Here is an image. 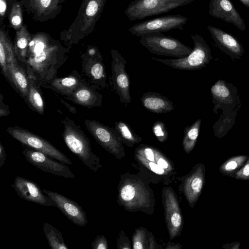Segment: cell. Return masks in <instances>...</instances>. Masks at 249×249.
Wrapping results in <instances>:
<instances>
[{"mask_svg": "<svg viewBox=\"0 0 249 249\" xmlns=\"http://www.w3.org/2000/svg\"><path fill=\"white\" fill-rule=\"evenodd\" d=\"M63 140L69 150L81 160L85 166L94 172L102 167L100 159L91 150L89 140L72 121H63Z\"/></svg>", "mask_w": 249, "mask_h": 249, "instance_id": "obj_1", "label": "cell"}, {"mask_svg": "<svg viewBox=\"0 0 249 249\" xmlns=\"http://www.w3.org/2000/svg\"><path fill=\"white\" fill-rule=\"evenodd\" d=\"M194 47L187 56L180 58L161 59L152 57L153 60L179 70L194 71L201 69L212 59L210 48L200 35H191Z\"/></svg>", "mask_w": 249, "mask_h": 249, "instance_id": "obj_2", "label": "cell"}, {"mask_svg": "<svg viewBox=\"0 0 249 249\" xmlns=\"http://www.w3.org/2000/svg\"><path fill=\"white\" fill-rule=\"evenodd\" d=\"M140 37L141 44L150 53L158 55L183 58L193 50L176 38L162 33H148Z\"/></svg>", "mask_w": 249, "mask_h": 249, "instance_id": "obj_3", "label": "cell"}, {"mask_svg": "<svg viewBox=\"0 0 249 249\" xmlns=\"http://www.w3.org/2000/svg\"><path fill=\"white\" fill-rule=\"evenodd\" d=\"M7 132L22 145L40 151L66 164L72 161L62 152L44 138L18 126L9 127Z\"/></svg>", "mask_w": 249, "mask_h": 249, "instance_id": "obj_4", "label": "cell"}, {"mask_svg": "<svg viewBox=\"0 0 249 249\" xmlns=\"http://www.w3.org/2000/svg\"><path fill=\"white\" fill-rule=\"evenodd\" d=\"M187 20V18L181 15H166L136 23L128 31L132 35L140 37L151 33H162L174 29L183 30Z\"/></svg>", "mask_w": 249, "mask_h": 249, "instance_id": "obj_5", "label": "cell"}, {"mask_svg": "<svg viewBox=\"0 0 249 249\" xmlns=\"http://www.w3.org/2000/svg\"><path fill=\"white\" fill-rule=\"evenodd\" d=\"M85 124L89 131L103 148L119 160L124 156L123 142L115 128L94 120L86 119Z\"/></svg>", "mask_w": 249, "mask_h": 249, "instance_id": "obj_6", "label": "cell"}, {"mask_svg": "<svg viewBox=\"0 0 249 249\" xmlns=\"http://www.w3.org/2000/svg\"><path fill=\"white\" fill-rule=\"evenodd\" d=\"M135 157L140 163L157 175H168L174 171L170 160L155 147L141 144L136 148Z\"/></svg>", "mask_w": 249, "mask_h": 249, "instance_id": "obj_7", "label": "cell"}, {"mask_svg": "<svg viewBox=\"0 0 249 249\" xmlns=\"http://www.w3.org/2000/svg\"><path fill=\"white\" fill-rule=\"evenodd\" d=\"M22 153L26 160L36 168L65 178H74L75 175L64 164L45 153L24 145Z\"/></svg>", "mask_w": 249, "mask_h": 249, "instance_id": "obj_8", "label": "cell"}, {"mask_svg": "<svg viewBox=\"0 0 249 249\" xmlns=\"http://www.w3.org/2000/svg\"><path fill=\"white\" fill-rule=\"evenodd\" d=\"M178 7L177 4L168 0H134L129 4L124 13L130 20L134 21L166 13Z\"/></svg>", "mask_w": 249, "mask_h": 249, "instance_id": "obj_9", "label": "cell"}, {"mask_svg": "<svg viewBox=\"0 0 249 249\" xmlns=\"http://www.w3.org/2000/svg\"><path fill=\"white\" fill-rule=\"evenodd\" d=\"M111 54L113 89L119 95L122 103L126 105L131 101L130 78L125 71L127 61L116 50L112 49Z\"/></svg>", "mask_w": 249, "mask_h": 249, "instance_id": "obj_10", "label": "cell"}, {"mask_svg": "<svg viewBox=\"0 0 249 249\" xmlns=\"http://www.w3.org/2000/svg\"><path fill=\"white\" fill-rule=\"evenodd\" d=\"M165 220L170 240L178 236L183 227V216L178 197L171 188L163 190Z\"/></svg>", "mask_w": 249, "mask_h": 249, "instance_id": "obj_11", "label": "cell"}, {"mask_svg": "<svg viewBox=\"0 0 249 249\" xmlns=\"http://www.w3.org/2000/svg\"><path fill=\"white\" fill-rule=\"evenodd\" d=\"M118 203L127 210L139 209L145 207L149 194L143 184L135 180H127L120 186Z\"/></svg>", "mask_w": 249, "mask_h": 249, "instance_id": "obj_12", "label": "cell"}, {"mask_svg": "<svg viewBox=\"0 0 249 249\" xmlns=\"http://www.w3.org/2000/svg\"><path fill=\"white\" fill-rule=\"evenodd\" d=\"M17 195L21 198L44 206L56 207L55 202L46 195L34 181L17 176L11 184Z\"/></svg>", "mask_w": 249, "mask_h": 249, "instance_id": "obj_13", "label": "cell"}, {"mask_svg": "<svg viewBox=\"0 0 249 249\" xmlns=\"http://www.w3.org/2000/svg\"><path fill=\"white\" fill-rule=\"evenodd\" d=\"M42 191L55 202L56 207L73 223L79 226L87 225L86 213L77 202L57 192L44 189Z\"/></svg>", "mask_w": 249, "mask_h": 249, "instance_id": "obj_14", "label": "cell"}, {"mask_svg": "<svg viewBox=\"0 0 249 249\" xmlns=\"http://www.w3.org/2000/svg\"><path fill=\"white\" fill-rule=\"evenodd\" d=\"M205 173L204 165L199 163L184 179L182 191L191 207H194L202 193L205 184Z\"/></svg>", "mask_w": 249, "mask_h": 249, "instance_id": "obj_15", "label": "cell"}, {"mask_svg": "<svg viewBox=\"0 0 249 249\" xmlns=\"http://www.w3.org/2000/svg\"><path fill=\"white\" fill-rule=\"evenodd\" d=\"M209 7L211 16L233 24L240 31L246 29L243 19L231 0H211Z\"/></svg>", "mask_w": 249, "mask_h": 249, "instance_id": "obj_16", "label": "cell"}, {"mask_svg": "<svg viewBox=\"0 0 249 249\" xmlns=\"http://www.w3.org/2000/svg\"><path fill=\"white\" fill-rule=\"evenodd\" d=\"M207 29L217 47L233 59L241 58L244 50L239 41L227 32L212 26Z\"/></svg>", "mask_w": 249, "mask_h": 249, "instance_id": "obj_17", "label": "cell"}, {"mask_svg": "<svg viewBox=\"0 0 249 249\" xmlns=\"http://www.w3.org/2000/svg\"><path fill=\"white\" fill-rule=\"evenodd\" d=\"M233 88L230 87V84L223 80H218L211 88L213 102L214 104L213 112L217 108L231 107L236 101V91Z\"/></svg>", "mask_w": 249, "mask_h": 249, "instance_id": "obj_18", "label": "cell"}, {"mask_svg": "<svg viewBox=\"0 0 249 249\" xmlns=\"http://www.w3.org/2000/svg\"><path fill=\"white\" fill-rule=\"evenodd\" d=\"M140 100L145 108L154 113L169 112L175 108L171 100L155 92L148 91L143 93Z\"/></svg>", "mask_w": 249, "mask_h": 249, "instance_id": "obj_19", "label": "cell"}, {"mask_svg": "<svg viewBox=\"0 0 249 249\" xmlns=\"http://www.w3.org/2000/svg\"><path fill=\"white\" fill-rule=\"evenodd\" d=\"M73 101L86 107L101 106L102 95L81 83L71 94Z\"/></svg>", "mask_w": 249, "mask_h": 249, "instance_id": "obj_20", "label": "cell"}, {"mask_svg": "<svg viewBox=\"0 0 249 249\" xmlns=\"http://www.w3.org/2000/svg\"><path fill=\"white\" fill-rule=\"evenodd\" d=\"M11 83L27 99L29 89V81L23 69L18 64L17 61L8 63Z\"/></svg>", "mask_w": 249, "mask_h": 249, "instance_id": "obj_21", "label": "cell"}, {"mask_svg": "<svg viewBox=\"0 0 249 249\" xmlns=\"http://www.w3.org/2000/svg\"><path fill=\"white\" fill-rule=\"evenodd\" d=\"M31 37L25 26H22L16 33L14 50L17 58L22 62H26L28 48Z\"/></svg>", "mask_w": 249, "mask_h": 249, "instance_id": "obj_22", "label": "cell"}, {"mask_svg": "<svg viewBox=\"0 0 249 249\" xmlns=\"http://www.w3.org/2000/svg\"><path fill=\"white\" fill-rule=\"evenodd\" d=\"M106 1V0H87L83 31L90 27L97 20Z\"/></svg>", "mask_w": 249, "mask_h": 249, "instance_id": "obj_23", "label": "cell"}, {"mask_svg": "<svg viewBox=\"0 0 249 249\" xmlns=\"http://www.w3.org/2000/svg\"><path fill=\"white\" fill-rule=\"evenodd\" d=\"M44 233L50 247L52 249H68L62 233L52 225L43 221Z\"/></svg>", "mask_w": 249, "mask_h": 249, "instance_id": "obj_24", "label": "cell"}, {"mask_svg": "<svg viewBox=\"0 0 249 249\" xmlns=\"http://www.w3.org/2000/svg\"><path fill=\"white\" fill-rule=\"evenodd\" d=\"M201 119L196 120L191 125L187 126L184 130L182 146L184 151L190 153L194 148L199 135Z\"/></svg>", "mask_w": 249, "mask_h": 249, "instance_id": "obj_25", "label": "cell"}, {"mask_svg": "<svg viewBox=\"0 0 249 249\" xmlns=\"http://www.w3.org/2000/svg\"><path fill=\"white\" fill-rule=\"evenodd\" d=\"M114 128L123 142L128 146H132L142 141V138L136 134L131 126L124 122H115Z\"/></svg>", "mask_w": 249, "mask_h": 249, "instance_id": "obj_26", "label": "cell"}, {"mask_svg": "<svg viewBox=\"0 0 249 249\" xmlns=\"http://www.w3.org/2000/svg\"><path fill=\"white\" fill-rule=\"evenodd\" d=\"M80 84V80L77 77L69 76L55 79L51 85L58 91L69 95L78 88Z\"/></svg>", "mask_w": 249, "mask_h": 249, "instance_id": "obj_27", "label": "cell"}, {"mask_svg": "<svg viewBox=\"0 0 249 249\" xmlns=\"http://www.w3.org/2000/svg\"><path fill=\"white\" fill-rule=\"evenodd\" d=\"M249 158L244 155L231 157L220 166L219 170L222 174L230 177L240 169Z\"/></svg>", "mask_w": 249, "mask_h": 249, "instance_id": "obj_28", "label": "cell"}, {"mask_svg": "<svg viewBox=\"0 0 249 249\" xmlns=\"http://www.w3.org/2000/svg\"><path fill=\"white\" fill-rule=\"evenodd\" d=\"M29 81V89L27 100L36 112L43 115L44 110L43 99L34 82L31 79Z\"/></svg>", "mask_w": 249, "mask_h": 249, "instance_id": "obj_29", "label": "cell"}, {"mask_svg": "<svg viewBox=\"0 0 249 249\" xmlns=\"http://www.w3.org/2000/svg\"><path fill=\"white\" fill-rule=\"evenodd\" d=\"M102 60V57H100L93 60L89 69V71L92 79L95 80L103 88H104L106 85V74Z\"/></svg>", "mask_w": 249, "mask_h": 249, "instance_id": "obj_30", "label": "cell"}, {"mask_svg": "<svg viewBox=\"0 0 249 249\" xmlns=\"http://www.w3.org/2000/svg\"><path fill=\"white\" fill-rule=\"evenodd\" d=\"M54 49V46H48L42 51L32 55L29 62L33 67L40 68L48 63Z\"/></svg>", "mask_w": 249, "mask_h": 249, "instance_id": "obj_31", "label": "cell"}, {"mask_svg": "<svg viewBox=\"0 0 249 249\" xmlns=\"http://www.w3.org/2000/svg\"><path fill=\"white\" fill-rule=\"evenodd\" d=\"M48 39L45 35L39 34L31 39L29 45V51L33 55L47 47Z\"/></svg>", "mask_w": 249, "mask_h": 249, "instance_id": "obj_32", "label": "cell"}, {"mask_svg": "<svg viewBox=\"0 0 249 249\" xmlns=\"http://www.w3.org/2000/svg\"><path fill=\"white\" fill-rule=\"evenodd\" d=\"M9 20L11 25L15 29H20L22 27V15L19 3H15L13 5L9 15Z\"/></svg>", "mask_w": 249, "mask_h": 249, "instance_id": "obj_33", "label": "cell"}, {"mask_svg": "<svg viewBox=\"0 0 249 249\" xmlns=\"http://www.w3.org/2000/svg\"><path fill=\"white\" fill-rule=\"evenodd\" d=\"M152 132L160 142H163L167 141L168 137L167 128L165 124L160 121H156L152 126Z\"/></svg>", "mask_w": 249, "mask_h": 249, "instance_id": "obj_34", "label": "cell"}, {"mask_svg": "<svg viewBox=\"0 0 249 249\" xmlns=\"http://www.w3.org/2000/svg\"><path fill=\"white\" fill-rule=\"evenodd\" d=\"M146 231L143 228H140L135 230L132 236L133 249H146Z\"/></svg>", "mask_w": 249, "mask_h": 249, "instance_id": "obj_35", "label": "cell"}, {"mask_svg": "<svg viewBox=\"0 0 249 249\" xmlns=\"http://www.w3.org/2000/svg\"><path fill=\"white\" fill-rule=\"evenodd\" d=\"M57 1V0H34V5L39 13H47L54 9Z\"/></svg>", "mask_w": 249, "mask_h": 249, "instance_id": "obj_36", "label": "cell"}, {"mask_svg": "<svg viewBox=\"0 0 249 249\" xmlns=\"http://www.w3.org/2000/svg\"><path fill=\"white\" fill-rule=\"evenodd\" d=\"M230 177L243 180H249V158L244 165Z\"/></svg>", "mask_w": 249, "mask_h": 249, "instance_id": "obj_37", "label": "cell"}, {"mask_svg": "<svg viewBox=\"0 0 249 249\" xmlns=\"http://www.w3.org/2000/svg\"><path fill=\"white\" fill-rule=\"evenodd\" d=\"M93 249H107V241L104 235L97 236L91 243Z\"/></svg>", "mask_w": 249, "mask_h": 249, "instance_id": "obj_38", "label": "cell"}, {"mask_svg": "<svg viewBox=\"0 0 249 249\" xmlns=\"http://www.w3.org/2000/svg\"><path fill=\"white\" fill-rule=\"evenodd\" d=\"M6 154L4 146L0 142V168L4 165L6 160Z\"/></svg>", "mask_w": 249, "mask_h": 249, "instance_id": "obj_39", "label": "cell"}, {"mask_svg": "<svg viewBox=\"0 0 249 249\" xmlns=\"http://www.w3.org/2000/svg\"><path fill=\"white\" fill-rule=\"evenodd\" d=\"M169 1L172 3L177 4L178 7L190 4L194 1L195 0H168Z\"/></svg>", "mask_w": 249, "mask_h": 249, "instance_id": "obj_40", "label": "cell"}, {"mask_svg": "<svg viewBox=\"0 0 249 249\" xmlns=\"http://www.w3.org/2000/svg\"><path fill=\"white\" fill-rule=\"evenodd\" d=\"M7 9L6 0H0V14L1 16H4Z\"/></svg>", "mask_w": 249, "mask_h": 249, "instance_id": "obj_41", "label": "cell"}, {"mask_svg": "<svg viewBox=\"0 0 249 249\" xmlns=\"http://www.w3.org/2000/svg\"><path fill=\"white\" fill-rule=\"evenodd\" d=\"M245 6L249 8V0H239Z\"/></svg>", "mask_w": 249, "mask_h": 249, "instance_id": "obj_42", "label": "cell"}]
</instances>
